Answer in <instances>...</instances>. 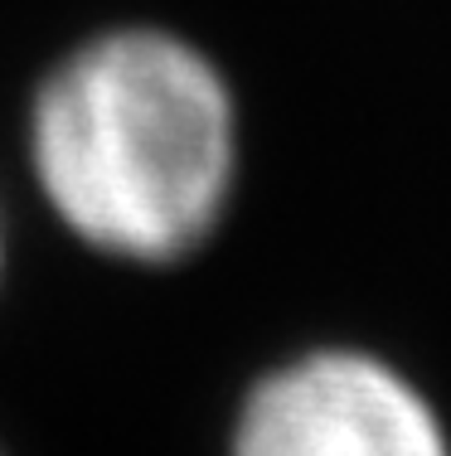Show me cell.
<instances>
[{"label": "cell", "instance_id": "6da1fadb", "mask_svg": "<svg viewBox=\"0 0 451 456\" xmlns=\"http://www.w3.org/2000/svg\"><path fill=\"white\" fill-rule=\"evenodd\" d=\"M25 160L49 214L98 257H195L243 175L229 69L170 25H107L49 63L25 107Z\"/></svg>", "mask_w": 451, "mask_h": 456}, {"label": "cell", "instance_id": "3957f363", "mask_svg": "<svg viewBox=\"0 0 451 456\" xmlns=\"http://www.w3.org/2000/svg\"><path fill=\"white\" fill-rule=\"evenodd\" d=\"M0 277H5V214H0Z\"/></svg>", "mask_w": 451, "mask_h": 456}, {"label": "cell", "instance_id": "7a4b0ae2", "mask_svg": "<svg viewBox=\"0 0 451 456\" xmlns=\"http://www.w3.org/2000/svg\"><path fill=\"white\" fill-rule=\"evenodd\" d=\"M229 456H451L432 398L393 360L316 345L253 379Z\"/></svg>", "mask_w": 451, "mask_h": 456}]
</instances>
